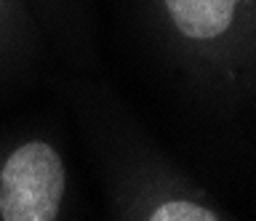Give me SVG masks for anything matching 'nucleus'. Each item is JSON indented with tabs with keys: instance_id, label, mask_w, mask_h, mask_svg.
<instances>
[{
	"instance_id": "f257e3e1",
	"label": "nucleus",
	"mask_w": 256,
	"mask_h": 221,
	"mask_svg": "<svg viewBox=\"0 0 256 221\" xmlns=\"http://www.w3.org/2000/svg\"><path fill=\"white\" fill-rule=\"evenodd\" d=\"M0 184V216L6 221H51L64 195V165L48 144L30 141L8 157Z\"/></svg>"
},
{
	"instance_id": "f03ea898",
	"label": "nucleus",
	"mask_w": 256,
	"mask_h": 221,
	"mask_svg": "<svg viewBox=\"0 0 256 221\" xmlns=\"http://www.w3.org/2000/svg\"><path fill=\"white\" fill-rule=\"evenodd\" d=\"M179 32L195 40H214L227 32L235 16V0H166Z\"/></svg>"
},
{
	"instance_id": "7ed1b4c3",
	"label": "nucleus",
	"mask_w": 256,
	"mask_h": 221,
	"mask_svg": "<svg viewBox=\"0 0 256 221\" xmlns=\"http://www.w3.org/2000/svg\"><path fill=\"white\" fill-rule=\"evenodd\" d=\"M152 221H216L214 211L203 208L198 203H187V200H168L150 216Z\"/></svg>"
}]
</instances>
